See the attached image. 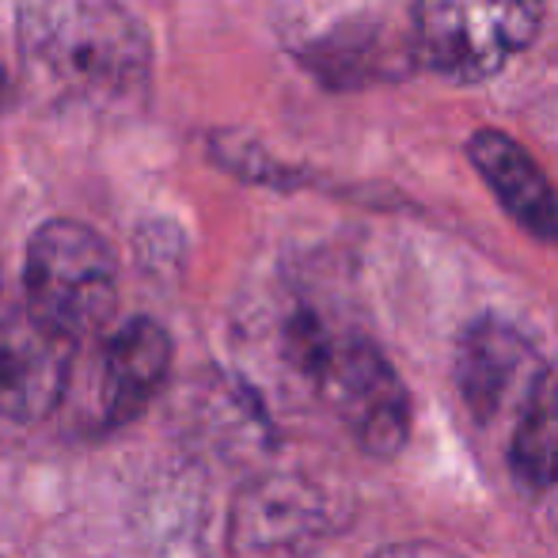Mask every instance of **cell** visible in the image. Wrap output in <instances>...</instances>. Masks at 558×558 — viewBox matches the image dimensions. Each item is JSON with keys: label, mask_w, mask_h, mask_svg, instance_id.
Returning a JSON list of instances; mask_svg holds the SVG:
<instances>
[{"label": "cell", "mask_w": 558, "mask_h": 558, "mask_svg": "<svg viewBox=\"0 0 558 558\" xmlns=\"http://www.w3.org/2000/svg\"><path fill=\"white\" fill-rule=\"evenodd\" d=\"M544 501H547V513H551V521H555V529H558V475H555L551 490L544 494Z\"/></svg>", "instance_id": "obj_12"}, {"label": "cell", "mask_w": 558, "mask_h": 558, "mask_svg": "<svg viewBox=\"0 0 558 558\" xmlns=\"http://www.w3.org/2000/svg\"><path fill=\"white\" fill-rule=\"evenodd\" d=\"M76 345L27 308L0 319V418L15 426H35L58 411L69 388Z\"/></svg>", "instance_id": "obj_7"}, {"label": "cell", "mask_w": 558, "mask_h": 558, "mask_svg": "<svg viewBox=\"0 0 558 558\" xmlns=\"http://www.w3.org/2000/svg\"><path fill=\"white\" fill-rule=\"evenodd\" d=\"M373 558H463L448 547H437V544H396V547H384L376 551Z\"/></svg>", "instance_id": "obj_11"}, {"label": "cell", "mask_w": 558, "mask_h": 558, "mask_svg": "<svg viewBox=\"0 0 558 558\" xmlns=\"http://www.w3.org/2000/svg\"><path fill=\"white\" fill-rule=\"evenodd\" d=\"M468 160L478 168L494 198L532 240L558 243V194L539 163L501 130H478L468 141Z\"/></svg>", "instance_id": "obj_9"}, {"label": "cell", "mask_w": 558, "mask_h": 558, "mask_svg": "<svg viewBox=\"0 0 558 558\" xmlns=\"http://www.w3.org/2000/svg\"><path fill=\"white\" fill-rule=\"evenodd\" d=\"M312 388L331 403L361 452L391 460L411 434V396L376 342L335 331L312 368Z\"/></svg>", "instance_id": "obj_4"}, {"label": "cell", "mask_w": 558, "mask_h": 558, "mask_svg": "<svg viewBox=\"0 0 558 558\" xmlns=\"http://www.w3.org/2000/svg\"><path fill=\"white\" fill-rule=\"evenodd\" d=\"M304 61L319 81L345 88L376 76V61H380V35L373 27H342L335 35L319 38L304 50Z\"/></svg>", "instance_id": "obj_10"}, {"label": "cell", "mask_w": 558, "mask_h": 558, "mask_svg": "<svg viewBox=\"0 0 558 558\" xmlns=\"http://www.w3.org/2000/svg\"><path fill=\"white\" fill-rule=\"evenodd\" d=\"M171 373V335L148 316H133L111 335L104 350L99 407L107 426H130L163 391Z\"/></svg>", "instance_id": "obj_8"}, {"label": "cell", "mask_w": 558, "mask_h": 558, "mask_svg": "<svg viewBox=\"0 0 558 558\" xmlns=\"http://www.w3.org/2000/svg\"><path fill=\"white\" fill-rule=\"evenodd\" d=\"M27 76L65 107H122L153 76V43L122 0H15Z\"/></svg>", "instance_id": "obj_1"}, {"label": "cell", "mask_w": 558, "mask_h": 558, "mask_svg": "<svg viewBox=\"0 0 558 558\" xmlns=\"http://www.w3.org/2000/svg\"><path fill=\"white\" fill-rule=\"evenodd\" d=\"M23 308L69 342L99 335L118 312L114 247L81 221H46L27 243Z\"/></svg>", "instance_id": "obj_2"}, {"label": "cell", "mask_w": 558, "mask_h": 558, "mask_svg": "<svg viewBox=\"0 0 558 558\" xmlns=\"http://www.w3.org/2000/svg\"><path fill=\"white\" fill-rule=\"evenodd\" d=\"M547 376L536 345L529 342L513 324L486 316L468 327L456 353V384L463 391V403L483 426L521 414L536 384Z\"/></svg>", "instance_id": "obj_6"}, {"label": "cell", "mask_w": 558, "mask_h": 558, "mask_svg": "<svg viewBox=\"0 0 558 558\" xmlns=\"http://www.w3.org/2000/svg\"><path fill=\"white\" fill-rule=\"evenodd\" d=\"M544 0H418L414 53L452 84H483L529 50Z\"/></svg>", "instance_id": "obj_3"}, {"label": "cell", "mask_w": 558, "mask_h": 558, "mask_svg": "<svg viewBox=\"0 0 558 558\" xmlns=\"http://www.w3.org/2000/svg\"><path fill=\"white\" fill-rule=\"evenodd\" d=\"M4 84H8V76H4V69H0V99H4Z\"/></svg>", "instance_id": "obj_13"}, {"label": "cell", "mask_w": 558, "mask_h": 558, "mask_svg": "<svg viewBox=\"0 0 558 558\" xmlns=\"http://www.w3.org/2000/svg\"><path fill=\"white\" fill-rule=\"evenodd\" d=\"M335 532L324 486L304 475L270 471L251 478L228 517L232 558H312Z\"/></svg>", "instance_id": "obj_5"}]
</instances>
